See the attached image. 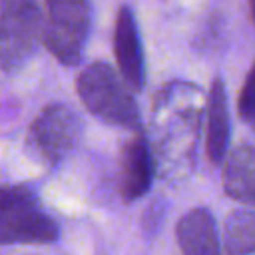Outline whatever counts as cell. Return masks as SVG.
Returning <instances> with one entry per match:
<instances>
[{"label": "cell", "mask_w": 255, "mask_h": 255, "mask_svg": "<svg viewBox=\"0 0 255 255\" xmlns=\"http://www.w3.org/2000/svg\"><path fill=\"white\" fill-rule=\"evenodd\" d=\"M44 14L38 0H0V68H22L42 42Z\"/></svg>", "instance_id": "4"}, {"label": "cell", "mask_w": 255, "mask_h": 255, "mask_svg": "<svg viewBox=\"0 0 255 255\" xmlns=\"http://www.w3.org/2000/svg\"><path fill=\"white\" fill-rule=\"evenodd\" d=\"M223 189L241 203L255 205V145L243 143L223 161Z\"/></svg>", "instance_id": "9"}, {"label": "cell", "mask_w": 255, "mask_h": 255, "mask_svg": "<svg viewBox=\"0 0 255 255\" xmlns=\"http://www.w3.org/2000/svg\"><path fill=\"white\" fill-rule=\"evenodd\" d=\"M153 157L141 131L126 141L120 159V193L126 201L139 199L151 185Z\"/></svg>", "instance_id": "7"}, {"label": "cell", "mask_w": 255, "mask_h": 255, "mask_svg": "<svg viewBox=\"0 0 255 255\" xmlns=\"http://www.w3.org/2000/svg\"><path fill=\"white\" fill-rule=\"evenodd\" d=\"M229 143V110H227V94L221 78H215L207 96V135L205 147L211 163H221L227 157Z\"/></svg>", "instance_id": "10"}, {"label": "cell", "mask_w": 255, "mask_h": 255, "mask_svg": "<svg viewBox=\"0 0 255 255\" xmlns=\"http://www.w3.org/2000/svg\"><path fill=\"white\" fill-rule=\"evenodd\" d=\"M58 223L28 185H0V245H48Z\"/></svg>", "instance_id": "2"}, {"label": "cell", "mask_w": 255, "mask_h": 255, "mask_svg": "<svg viewBox=\"0 0 255 255\" xmlns=\"http://www.w3.org/2000/svg\"><path fill=\"white\" fill-rule=\"evenodd\" d=\"M82 120L66 104H50L32 120L26 145L46 165L62 161L80 141Z\"/></svg>", "instance_id": "5"}, {"label": "cell", "mask_w": 255, "mask_h": 255, "mask_svg": "<svg viewBox=\"0 0 255 255\" xmlns=\"http://www.w3.org/2000/svg\"><path fill=\"white\" fill-rule=\"evenodd\" d=\"M175 237L183 255H221L215 219L205 207H195L181 215Z\"/></svg>", "instance_id": "8"}, {"label": "cell", "mask_w": 255, "mask_h": 255, "mask_svg": "<svg viewBox=\"0 0 255 255\" xmlns=\"http://www.w3.org/2000/svg\"><path fill=\"white\" fill-rule=\"evenodd\" d=\"M76 90L86 110L104 124L139 131L141 120L137 104L126 82L110 64H88L76 80Z\"/></svg>", "instance_id": "1"}, {"label": "cell", "mask_w": 255, "mask_h": 255, "mask_svg": "<svg viewBox=\"0 0 255 255\" xmlns=\"http://www.w3.org/2000/svg\"><path fill=\"white\" fill-rule=\"evenodd\" d=\"M249 12H251V20L255 24V0H249Z\"/></svg>", "instance_id": "13"}, {"label": "cell", "mask_w": 255, "mask_h": 255, "mask_svg": "<svg viewBox=\"0 0 255 255\" xmlns=\"http://www.w3.org/2000/svg\"><path fill=\"white\" fill-rule=\"evenodd\" d=\"M92 28L88 0H44V48L64 66L80 64Z\"/></svg>", "instance_id": "3"}, {"label": "cell", "mask_w": 255, "mask_h": 255, "mask_svg": "<svg viewBox=\"0 0 255 255\" xmlns=\"http://www.w3.org/2000/svg\"><path fill=\"white\" fill-rule=\"evenodd\" d=\"M114 52H116L118 68L126 86L131 92H141L145 86L143 52H141V40H139L133 12L128 6H122L116 18Z\"/></svg>", "instance_id": "6"}, {"label": "cell", "mask_w": 255, "mask_h": 255, "mask_svg": "<svg viewBox=\"0 0 255 255\" xmlns=\"http://www.w3.org/2000/svg\"><path fill=\"white\" fill-rule=\"evenodd\" d=\"M223 249L227 255L255 253V211H231L223 225Z\"/></svg>", "instance_id": "11"}, {"label": "cell", "mask_w": 255, "mask_h": 255, "mask_svg": "<svg viewBox=\"0 0 255 255\" xmlns=\"http://www.w3.org/2000/svg\"><path fill=\"white\" fill-rule=\"evenodd\" d=\"M237 112H239V118L251 128L255 129V62L243 82V88L239 92V98H237Z\"/></svg>", "instance_id": "12"}]
</instances>
